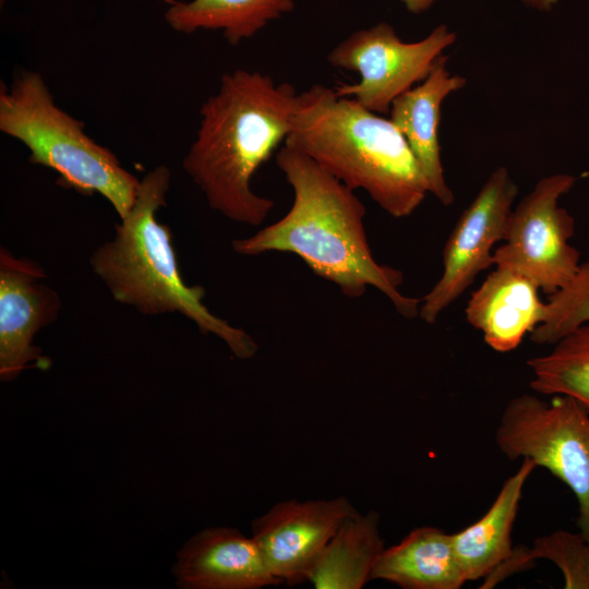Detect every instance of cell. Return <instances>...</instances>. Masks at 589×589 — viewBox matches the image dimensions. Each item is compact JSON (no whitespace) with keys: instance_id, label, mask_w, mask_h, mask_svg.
Segmentation results:
<instances>
[{"instance_id":"obj_1","label":"cell","mask_w":589,"mask_h":589,"mask_svg":"<svg viewBox=\"0 0 589 589\" xmlns=\"http://www.w3.org/2000/svg\"><path fill=\"white\" fill-rule=\"evenodd\" d=\"M276 165L293 192L289 211L253 236L232 240V250L241 255L292 253L344 296L358 298L374 287L401 316H419L421 299L400 291L402 272L373 256L364 228L365 207L354 190L286 144L276 154Z\"/></svg>"},{"instance_id":"obj_2","label":"cell","mask_w":589,"mask_h":589,"mask_svg":"<svg viewBox=\"0 0 589 589\" xmlns=\"http://www.w3.org/2000/svg\"><path fill=\"white\" fill-rule=\"evenodd\" d=\"M298 94L259 71L225 73L200 108V127L182 166L209 207L228 219L259 226L274 202L253 191L252 180L291 127Z\"/></svg>"},{"instance_id":"obj_3","label":"cell","mask_w":589,"mask_h":589,"mask_svg":"<svg viewBox=\"0 0 589 589\" xmlns=\"http://www.w3.org/2000/svg\"><path fill=\"white\" fill-rule=\"evenodd\" d=\"M284 144L348 188L364 190L395 218L410 216L429 193L409 144L390 119L334 88L314 84L298 94Z\"/></svg>"},{"instance_id":"obj_4","label":"cell","mask_w":589,"mask_h":589,"mask_svg":"<svg viewBox=\"0 0 589 589\" xmlns=\"http://www.w3.org/2000/svg\"><path fill=\"white\" fill-rule=\"evenodd\" d=\"M170 180L164 165L141 179L131 211L115 225L113 238L92 253L91 267L117 302L144 315L179 313L221 339L236 358L250 359L259 349L253 337L215 315L203 303L205 289L181 276L171 230L156 216L166 206Z\"/></svg>"},{"instance_id":"obj_5","label":"cell","mask_w":589,"mask_h":589,"mask_svg":"<svg viewBox=\"0 0 589 589\" xmlns=\"http://www.w3.org/2000/svg\"><path fill=\"white\" fill-rule=\"evenodd\" d=\"M0 131L26 146L31 164L58 172L63 187L100 194L120 219L131 211L141 180L89 137L82 121L55 104L39 73L22 71L9 86L1 83Z\"/></svg>"},{"instance_id":"obj_6","label":"cell","mask_w":589,"mask_h":589,"mask_svg":"<svg viewBox=\"0 0 589 589\" xmlns=\"http://www.w3.org/2000/svg\"><path fill=\"white\" fill-rule=\"evenodd\" d=\"M495 442L508 459L528 458L570 489L579 532L589 542V411L568 396L522 394L504 408Z\"/></svg>"},{"instance_id":"obj_7","label":"cell","mask_w":589,"mask_h":589,"mask_svg":"<svg viewBox=\"0 0 589 589\" xmlns=\"http://www.w3.org/2000/svg\"><path fill=\"white\" fill-rule=\"evenodd\" d=\"M575 182L568 173L537 182L513 208L505 238L494 249V267L526 276L548 296L570 283L581 264L580 253L569 242L575 220L558 201Z\"/></svg>"},{"instance_id":"obj_8","label":"cell","mask_w":589,"mask_h":589,"mask_svg":"<svg viewBox=\"0 0 589 589\" xmlns=\"http://www.w3.org/2000/svg\"><path fill=\"white\" fill-rule=\"evenodd\" d=\"M455 40L456 34L444 24L413 43L402 41L386 22L356 31L328 52L327 61L358 72L360 81L339 83L334 89L373 112L388 113L395 98L426 79Z\"/></svg>"},{"instance_id":"obj_9","label":"cell","mask_w":589,"mask_h":589,"mask_svg":"<svg viewBox=\"0 0 589 589\" xmlns=\"http://www.w3.org/2000/svg\"><path fill=\"white\" fill-rule=\"evenodd\" d=\"M518 187L505 167L496 168L466 207L443 249L440 278L421 298L419 316L433 324L478 274L494 266V245L506 235Z\"/></svg>"},{"instance_id":"obj_10","label":"cell","mask_w":589,"mask_h":589,"mask_svg":"<svg viewBox=\"0 0 589 589\" xmlns=\"http://www.w3.org/2000/svg\"><path fill=\"white\" fill-rule=\"evenodd\" d=\"M359 512L346 496L272 506L252 521V538L269 572L284 584L309 581L324 548L340 525Z\"/></svg>"},{"instance_id":"obj_11","label":"cell","mask_w":589,"mask_h":589,"mask_svg":"<svg viewBox=\"0 0 589 589\" xmlns=\"http://www.w3.org/2000/svg\"><path fill=\"white\" fill-rule=\"evenodd\" d=\"M39 263L0 248V378L15 380L29 366L47 369L50 361L33 344L35 335L60 313L58 292L44 283Z\"/></svg>"},{"instance_id":"obj_12","label":"cell","mask_w":589,"mask_h":589,"mask_svg":"<svg viewBox=\"0 0 589 589\" xmlns=\"http://www.w3.org/2000/svg\"><path fill=\"white\" fill-rule=\"evenodd\" d=\"M172 574L183 589H261L284 584L267 568L253 538L229 527L206 528L178 551Z\"/></svg>"},{"instance_id":"obj_13","label":"cell","mask_w":589,"mask_h":589,"mask_svg":"<svg viewBox=\"0 0 589 589\" xmlns=\"http://www.w3.org/2000/svg\"><path fill=\"white\" fill-rule=\"evenodd\" d=\"M447 56H441L421 83L392 103L389 119L409 144L425 178L429 193L449 206L455 196L444 176L438 143L441 105L452 93L466 85L464 76L447 69Z\"/></svg>"},{"instance_id":"obj_14","label":"cell","mask_w":589,"mask_h":589,"mask_svg":"<svg viewBox=\"0 0 589 589\" xmlns=\"http://www.w3.org/2000/svg\"><path fill=\"white\" fill-rule=\"evenodd\" d=\"M540 288L526 276L495 267L472 293L466 305L467 322L497 352L516 349L543 321L546 302Z\"/></svg>"},{"instance_id":"obj_15","label":"cell","mask_w":589,"mask_h":589,"mask_svg":"<svg viewBox=\"0 0 589 589\" xmlns=\"http://www.w3.org/2000/svg\"><path fill=\"white\" fill-rule=\"evenodd\" d=\"M404 589H459L465 582L452 533L430 526L411 530L399 543L385 548L371 580Z\"/></svg>"},{"instance_id":"obj_16","label":"cell","mask_w":589,"mask_h":589,"mask_svg":"<svg viewBox=\"0 0 589 589\" xmlns=\"http://www.w3.org/2000/svg\"><path fill=\"white\" fill-rule=\"evenodd\" d=\"M536 464L522 459L518 470L507 478L488 512L467 528L452 533L453 544L465 579H485L513 554L512 530L524 485Z\"/></svg>"},{"instance_id":"obj_17","label":"cell","mask_w":589,"mask_h":589,"mask_svg":"<svg viewBox=\"0 0 589 589\" xmlns=\"http://www.w3.org/2000/svg\"><path fill=\"white\" fill-rule=\"evenodd\" d=\"M385 550L380 514L369 510L347 518L320 555L309 581L316 589H361Z\"/></svg>"},{"instance_id":"obj_18","label":"cell","mask_w":589,"mask_h":589,"mask_svg":"<svg viewBox=\"0 0 589 589\" xmlns=\"http://www.w3.org/2000/svg\"><path fill=\"white\" fill-rule=\"evenodd\" d=\"M165 17L177 32L221 31L237 46L261 32L269 22L294 8L293 0H192L172 1Z\"/></svg>"},{"instance_id":"obj_19","label":"cell","mask_w":589,"mask_h":589,"mask_svg":"<svg viewBox=\"0 0 589 589\" xmlns=\"http://www.w3.org/2000/svg\"><path fill=\"white\" fill-rule=\"evenodd\" d=\"M553 349L528 360L530 387L574 398L589 411V322L564 335Z\"/></svg>"},{"instance_id":"obj_20","label":"cell","mask_w":589,"mask_h":589,"mask_svg":"<svg viewBox=\"0 0 589 589\" xmlns=\"http://www.w3.org/2000/svg\"><path fill=\"white\" fill-rule=\"evenodd\" d=\"M537 558L553 562L562 572L564 588L589 589V542L580 532L556 530L534 540L532 548L514 549L510 557L484 579L481 588H492Z\"/></svg>"},{"instance_id":"obj_21","label":"cell","mask_w":589,"mask_h":589,"mask_svg":"<svg viewBox=\"0 0 589 589\" xmlns=\"http://www.w3.org/2000/svg\"><path fill=\"white\" fill-rule=\"evenodd\" d=\"M589 322V259L581 262L568 285L549 296L543 321L531 332L538 345H553L579 325Z\"/></svg>"},{"instance_id":"obj_22","label":"cell","mask_w":589,"mask_h":589,"mask_svg":"<svg viewBox=\"0 0 589 589\" xmlns=\"http://www.w3.org/2000/svg\"><path fill=\"white\" fill-rule=\"evenodd\" d=\"M406 9L414 14L429 10L435 0H399ZM526 5L539 11H550L558 0H521Z\"/></svg>"},{"instance_id":"obj_23","label":"cell","mask_w":589,"mask_h":589,"mask_svg":"<svg viewBox=\"0 0 589 589\" xmlns=\"http://www.w3.org/2000/svg\"><path fill=\"white\" fill-rule=\"evenodd\" d=\"M1 2H3V0H1Z\"/></svg>"}]
</instances>
